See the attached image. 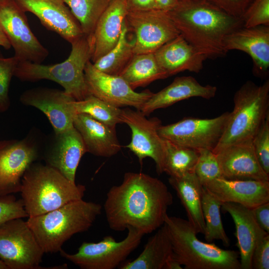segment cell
I'll use <instances>...</instances> for the list:
<instances>
[{
  "label": "cell",
  "instance_id": "277c9868",
  "mask_svg": "<svg viewBox=\"0 0 269 269\" xmlns=\"http://www.w3.org/2000/svg\"><path fill=\"white\" fill-rule=\"evenodd\" d=\"M102 209L100 204L81 199L26 221L44 253H57L73 235L88 231Z\"/></svg>",
  "mask_w": 269,
  "mask_h": 269
},
{
  "label": "cell",
  "instance_id": "8992f818",
  "mask_svg": "<svg viewBox=\"0 0 269 269\" xmlns=\"http://www.w3.org/2000/svg\"><path fill=\"white\" fill-rule=\"evenodd\" d=\"M164 224L172 244L174 257L184 269H241L238 252L202 242L187 220L167 214Z\"/></svg>",
  "mask_w": 269,
  "mask_h": 269
},
{
  "label": "cell",
  "instance_id": "ab89813d",
  "mask_svg": "<svg viewBox=\"0 0 269 269\" xmlns=\"http://www.w3.org/2000/svg\"><path fill=\"white\" fill-rule=\"evenodd\" d=\"M252 269H269V234L261 239L257 243L252 258Z\"/></svg>",
  "mask_w": 269,
  "mask_h": 269
},
{
  "label": "cell",
  "instance_id": "f1b7e54d",
  "mask_svg": "<svg viewBox=\"0 0 269 269\" xmlns=\"http://www.w3.org/2000/svg\"><path fill=\"white\" fill-rule=\"evenodd\" d=\"M120 76L134 90L168 77L158 65L154 53L134 54Z\"/></svg>",
  "mask_w": 269,
  "mask_h": 269
},
{
  "label": "cell",
  "instance_id": "7bdbcfd3",
  "mask_svg": "<svg viewBox=\"0 0 269 269\" xmlns=\"http://www.w3.org/2000/svg\"><path fill=\"white\" fill-rule=\"evenodd\" d=\"M128 11L155 9L154 0H126Z\"/></svg>",
  "mask_w": 269,
  "mask_h": 269
},
{
  "label": "cell",
  "instance_id": "cb8c5ba5",
  "mask_svg": "<svg viewBox=\"0 0 269 269\" xmlns=\"http://www.w3.org/2000/svg\"><path fill=\"white\" fill-rule=\"evenodd\" d=\"M221 208L230 215L235 225L241 269H251L254 248L258 242L269 233L258 225L251 209L232 202L222 203Z\"/></svg>",
  "mask_w": 269,
  "mask_h": 269
},
{
  "label": "cell",
  "instance_id": "ffe728a7",
  "mask_svg": "<svg viewBox=\"0 0 269 269\" xmlns=\"http://www.w3.org/2000/svg\"><path fill=\"white\" fill-rule=\"evenodd\" d=\"M226 51L240 50L247 53L253 62L255 75L267 78L269 69V26L242 27L224 39Z\"/></svg>",
  "mask_w": 269,
  "mask_h": 269
},
{
  "label": "cell",
  "instance_id": "d4e9b609",
  "mask_svg": "<svg viewBox=\"0 0 269 269\" xmlns=\"http://www.w3.org/2000/svg\"><path fill=\"white\" fill-rule=\"evenodd\" d=\"M73 126L80 134L87 152L98 156L109 157L116 155L121 150L115 127L101 122L83 113L75 115Z\"/></svg>",
  "mask_w": 269,
  "mask_h": 269
},
{
  "label": "cell",
  "instance_id": "e575fe53",
  "mask_svg": "<svg viewBox=\"0 0 269 269\" xmlns=\"http://www.w3.org/2000/svg\"><path fill=\"white\" fill-rule=\"evenodd\" d=\"M194 173L201 184L215 179L223 178L219 163L216 154L208 149H200Z\"/></svg>",
  "mask_w": 269,
  "mask_h": 269
},
{
  "label": "cell",
  "instance_id": "8d00e7d4",
  "mask_svg": "<svg viewBox=\"0 0 269 269\" xmlns=\"http://www.w3.org/2000/svg\"><path fill=\"white\" fill-rule=\"evenodd\" d=\"M252 144L258 162L269 175V115L253 138Z\"/></svg>",
  "mask_w": 269,
  "mask_h": 269
},
{
  "label": "cell",
  "instance_id": "f6af8a7d",
  "mask_svg": "<svg viewBox=\"0 0 269 269\" xmlns=\"http://www.w3.org/2000/svg\"><path fill=\"white\" fill-rule=\"evenodd\" d=\"M182 266L173 257L166 263L164 269H182Z\"/></svg>",
  "mask_w": 269,
  "mask_h": 269
},
{
  "label": "cell",
  "instance_id": "4fadbf2b",
  "mask_svg": "<svg viewBox=\"0 0 269 269\" xmlns=\"http://www.w3.org/2000/svg\"><path fill=\"white\" fill-rule=\"evenodd\" d=\"M121 118L132 132L131 140L126 147L137 156L141 164L146 157L152 158L157 172L163 173L165 142L158 134L160 120L155 117L147 119L140 111L129 108L122 109Z\"/></svg>",
  "mask_w": 269,
  "mask_h": 269
},
{
  "label": "cell",
  "instance_id": "ba28073f",
  "mask_svg": "<svg viewBox=\"0 0 269 269\" xmlns=\"http://www.w3.org/2000/svg\"><path fill=\"white\" fill-rule=\"evenodd\" d=\"M126 237L117 242L106 236L97 243L83 242L73 254L62 250L60 255L82 269H114L119 268L137 248L144 235L129 227Z\"/></svg>",
  "mask_w": 269,
  "mask_h": 269
},
{
  "label": "cell",
  "instance_id": "2e32d148",
  "mask_svg": "<svg viewBox=\"0 0 269 269\" xmlns=\"http://www.w3.org/2000/svg\"><path fill=\"white\" fill-rule=\"evenodd\" d=\"M20 101L23 104L40 110L51 124L54 133L64 131L73 126L77 114L76 100L64 91L48 88H36L24 92Z\"/></svg>",
  "mask_w": 269,
  "mask_h": 269
},
{
  "label": "cell",
  "instance_id": "7c38bea8",
  "mask_svg": "<svg viewBox=\"0 0 269 269\" xmlns=\"http://www.w3.org/2000/svg\"><path fill=\"white\" fill-rule=\"evenodd\" d=\"M125 21L134 34L135 54L153 53L180 34L167 12L157 9L128 11Z\"/></svg>",
  "mask_w": 269,
  "mask_h": 269
},
{
  "label": "cell",
  "instance_id": "8fae6325",
  "mask_svg": "<svg viewBox=\"0 0 269 269\" xmlns=\"http://www.w3.org/2000/svg\"><path fill=\"white\" fill-rule=\"evenodd\" d=\"M0 25L18 62L41 64L47 58L48 50L32 32L25 12L15 0H0Z\"/></svg>",
  "mask_w": 269,
  "mask_h": 269
},
{
  "label": "cell",
  "instance_id": "9c48e42d",
  "mask_svg": "<svg viewBox=\"0 0 269 269\" xmlns=\"http://www.w3.org/2000/svg\"><path fill=\"white\" fill-rule=\"evenodd\" d=\"M44 254L27 221L12 219L0 224V260L8 269H40Z\"/></svg>",
  "mask_w": 269,
  "mask_h": 269
},
{
  "label": "cell",
  "instance_id": "bcb514c9",
  "mask_svg": "<svg viewBox=\"0 0 269 269\" xmlns=\"http://www.w3.org/2000/svg\"><path fill=\"white\" fill-rule=\"evenodd\" d=\"M0 46L5 49L8 50L11 46L0 25Z\"/></svg>",
  "mask_w": 269,
  "mask_h": 269
},
{
  "label": "cell",
  "instance_id": "f35d334b",
  "mask_svg": "<svg viewBox=\"0 0 269 269\" xmlns=\"http://www.w3.org/2000/svg\"><path fill=\"white\" fill-rule=\"evenodd\" d=\"M28 217L21 199H16L12 195L0 198V224L6 221Z\"/></svg>",
  "mask_w": 269,
  "mask_h": 269
},
{
  "label": "cell",
  "instance_id": "d6986e66",
  "mask_svg": "<svg viewBox=\"0 0 269 269\" xmlns=\"http://www.w3.org/2000/svg\"><path fill=\"white\" fill-rule=\"evenodd\" d=\"M214 153L223 178L269 181V175L257 160L252 140L229 145Z\"/></svg>",
  "mask_w": 269,
  "mask_h": 269
},
{
  "label": "cell",
  "instance_id": "4dcf8cb0",
  "mask_svg": "<svg viewBox=\"0 0 269 269\" xmlns=\"http://www.w3.org/2000/svg\"><path fill=\"white\" fill-rule=\"evenodd\" d=\"M164 142L163 172L172 177H180L186 173L194 172L198 151L175 144L165 139Z\"/></svg>",
  "mask_w": 269,
  "mask_h": 269
},
{
  "label": "cell",
  "instance_id": "603a6c76",
  "mask_svg": "<svg viewBox=\"0 0 269 269\" xmlns=\"http://www.w3.org/2000/svg\"><path fill=\"white\" fill-rule=\"evenodd\" d=\"M153 53L158 65L168 77L185 71L198 73L207 59L180 34Z\"/></svg>",
  "mask_w": 269,
  "mask_h": 269
},
{
  "label": "cell",
  "instance_id": "30bf717a",
  "mask_svg": "<svg viewBox=\"0 0 269 269\" xmlns=\"http://www.w3.org/2000/svg\"><path fill=\"white\" fill-rule=\"evenodd\" d=\"M229 115V112H226L212 119L183 118L173 124L161 125L158 134L162 138L180 146L213 151L224 132Z\"/></svg>",
  "mask_w": 269,
  "mask_h": 269
},
{
  "label": "cell",
  "instance_id": "b9f144b4",
  "mask_svg": "<svg viewBox=\"0 0 269 269\" xmlns=\"http://www.w3.org/2000/svg\"><path fill=\"white\" fill-rule=\"evenodd\" d=\"M251 209L254 218L260 227L269 233V202Z\"/></svg>",
  "mask_w": 269,
  "mask_h": 269
},
{
  "label": "cell",
  "instance_id": "7a4b0ae2",
  "mask_svg": "<svg viewBox=\"0 0 269 269\" xmlns=\"http://www.w3.org/2000/svg\"><path fill=\"white\" fill-rule=\"evenodd\" d=\"M167 13L180 34L207 59L226 55L225 38L244 26L241 18L207 0H178Z\"/></svg>",
  "mask_w": 269,
  "mask_h": 269
},
{
  "label": "cell",
  "instance_id": "d6a6232c",
  "mask_svg": "<svg viewBox=\"0 0 269 269\" xmlns=\"http://www.w3.org/2000/svg\"><path fill=\"white\" fill-rule=\"evenodd\" d=\"M112 0H63L78 21L84 35L92 37L100 17Z\"/></svg>",
  "mask_w": 269,
  "mask_h": 269
},
{
  "label": "cell",
  "instance_id": "ac0fdd59",
  "mask_svg": "<svg viewBox=\"0 0 269 269\" xmlns=\"http://www.w3.org/2000/svg\"><path fill=\"white\" fill-rule=\"evenodd\" d=\"M54 133L44 153L46 164L75 183L77 167L82 157L87 152L84 141L74 126Z\"/></svg>",
  "mask_w": 269,
  "mask_h": 269
},
{
  "label": "cell",
  "instance_id": "60d3db41",
  "mask_svg": "<svg viewBox=\"0 0 269 269\" xmlns=\"http://www.w3.org/2000/svg\"><path fill=\"white\" fill-rule=\"evenodd\" d=\"M233 16L242 18L254 0H207Z\"/></svg>",
  "mask_w": 269,
  "mask_h": 269
},
{
  "label": "cell",
  "instance_id": "74e56055",
  "mask_svg": "<svg viewBox=\"0 0 269 269\" xmlns=\"http://www.w3.org/2000/svg\"><path fill=\"white\" fill-rule=\"evenodd\" d=\"M242 19L245 27L269 26V0H254Z\"/></svg>",
  "mask_w": 269,
  "mask_h": 269
},
{
  "label": "cell",
  "instance_id": "44dd1931",
  "mask_svg": "<svg viewBox=\"0 0 269 269\" xmlns=\"http://www.w3.org/2000/svg\"><path fill=\"white\" fill-rule=\"evenodd\" d=\"M203 186L222 203H238L252 209L269 202V181L221 178Z\"/></svg>",
  "mask_w": 269,
  "mask_h": 269
},
{
  "label": "cell",
  "instance_id": "9a60e30c",
  "mask_svg": "<svg viewBox=\"0 0 269 269\" xmlns=\"http://www.w3.org/2000/svg\"><path fill=\"white\" fill-rule=\"evenodd\" d=\"M86 83L90 94L115 107H133L140 110L153 93L137 92L120 75H110L95 67L89 60L84 69Z\"/></svg>",
  "mask_w": 269,
  "mask_h": 269
},
{
  "label": "cell",
  "instance_id": "484cf974",
  "mask_svg": "<svg viewBox=\"0 0 269 269\" xmlns=\"http://www.w3.org/2000/svg\"><path fill=\"white\" fill-rule=\"evenodd\" d=\"M128 12L126 0H112L99 19L92 35L94 63L117 43Z\"/></svg>",
  "mask_w": 269,
  "mask_h": 269
},
{
  "label": "cell",
  "instance_id": "7402d4cb",
  "mask_svg": "<svg viewBox=\"0 0 269 269\" xmlns=\"http://www.w3.org/2000/svg\"><path fill=\"white\" fill-rule=\"evenodd\" d=\"M217 90L216 86L202 85L192 76L178 77L162 90L153 93L140 111L146 116L157 109L168 107L191 98L211 99L215 96Z\"/></svg>",
  "mask_w": 269,
  "mask_h": 269
},
{
  "label": "cell",
  "instance_id": "d590c367",
  "mask_svg": "<svg viewBox=\"0 0 269 269\" xmlns=\"http://www.w3.org/2000/svg\"><path fill=\"white\" fill-rule=\"evenodd\" d=\"M17 63L14 56L5 58L0 52V113L6 111L10 106L9 88Z\"/></svg>",
  "mask_w": 269,
  "mask_h": 269
},
{
  "label": "cell",
  "instance_id": "ee69618b",
  "mask_svg": "<svg viewBox=\"0 0 269 269\" xmlns=\"http://www.w3.org/2000/svg\"><path fill=\"white\" fill-rule=\"evenodd\" d=\"M178 0H154L155 9L168 11L177 3Z\"/></svg>",
  "mask_w": 269,
  "mask_h": 269
},
{
  "label": "cell",
  "instance_id": "6da1fadb",
  "mask_svg": "<svg viewBox=\"0 0 269 269\" xmlns=\"http://www.w3.org/2000/svg\"><path fill=\"white\" fill-rule=\"evenodd\" d=\"M173 196L161 180L143 173L126 172L122 182L108 191L104 205L111 229L122 232L129 227L144 235L164 223Z\"/></svg>",
  "mask_w": 269,
  "mask_h": 269
},
{
  "label": "cell",
  "instance_id": "5bb4252c",
  "mask_svg": "<svg viewBox=\"0 0 269 269\" xmlns=\"http://www.w3.org/2000/svg\"><path fill=\"white\" fill-rule=\"evenodd\" d=\"M39 155L38 143L30 136L0 141V198L20 192L25 172Z\"/></svg>",
  "mask_w": 269,
  "mask_h": 269
},
{
  "label": "cell",
  "instance_id": "1f68e13d",
  "mask_svg": "<svg viewBox=\"0 0 269 269\" xmlns=\"http://www.w3.org/2000/svg\"><path fill=\"white\" fill-rule=\"evenodd\" d=\"M221 205L222 203L203 186L202 210L205 222V239L208 243L220 240L224 246L229 247L230 239L225 232L221 218Z\"/></svg>",
  "mask_w": 269,
  "mask_h": 269
},
{
  "label": "cell",
  "instance_id": "836d02e7",
  "mask_svg": "<svg viewBox=\"0 0 269 269\" xmlns=\"http://www.w3.org/2000/svg\"><path fill=\"white\" fill-rule=\"evenodd\" d=\"M74 107L76 114H86L95 119L115 127L122 123V109L115 107L92 95L81 101H75Z\"/></svg>",
  "mask_w": 269,
  "mask_h": 269
},
{
  "label": "cell",
  "instance_id": "52a82bcc",
  "mask_svg": "<svg viewBox=\"0 0 269 269\" xmlns=\"http://www.w3.org/2000/svg\"><path fill=\"white\" fill-rule=\"evenodd\" d=\"M234 108L215 153L229 145L252 140L269 115V80L258 85L246 82L235 93Z\"/></svg>",
  "mask_w": 269,
  "mask_h": 269
},
{
  "label": "cell",
  "instance_id": "4316f807",
  "mask_svg": "<svg viewBox=\"0 0 269 269\" xmlns=\"http://www.w3.org/2000/svg\"><path fill=\"white\" fill-rule=\"evenodd\" d=\"M168 181L185 210L187 221L197 234H204L205 222L202 210L203 185L194 172L180 177L170 176Z\"/></svg>",
  "mask_w": 269,
  "mask_h": 269
},
{
  "label": "cell",
  "instance_id": "5b68a950",
  "mask_svg": "<svg viewBox=\"0 0 269 269\" xmlns=\"http://www.w3.org/2000/svg\"><path fill=\"white\" fill-rule=\"evenodd\" d=\"M71 44L70 54L64 61L48 65L18 62L13 76L22 81L51 80L63 87L64 92L76 101L85 99L91 95L85 79L84 69L92 56V37L83 35Z\"/></svg>",
  "mask_w": 269,
  "mask_h": 269
},
{
  "label": "cell",
  "instance_id": "83f0119b",
  "mask_svg": "<svg viewBox=\"0 0 269 269\" xmlns=\"http://www.w3.org/2000/svg\"><path fill=\"white\" fill-rule=\"evenodd\" d=\"M174 257L172 244L164 224L150 237L139 255L125 261L120 269H164L167 262Z\"/></svg>",
  "mask_w": 269,
  "mask_h": 269
},
{
  "label": "cell",
  "instance_id": "e0dca14e",
  "mask_svg": "<svg viewBox=\"0 0 269 269\" xmlns=\"http://www.w3.org/2000/svg\"><path fill=\"white\" fill-rule=\"evenodd\" d=\"M24 12L36 15L49 30L72 43L83 33L80 25L63 0H15Z\"/></svg>",
  "mask_w": 269,
  "mask_h": 269
},
{
  "label": "cell",
  "instance_id": "3957f363",
  "mask_svg": "<svg viewBox=\"0 0 269 269\" xmlns=\"http://www.w3.org/2000/svg\"><path fill=\"white\" fill-rule=\"evenodd\" d=\"M86 187L67 179L53 167L31 164L21 180V200L28 217L42 215L83 199Z\"/></svg>",
  "mask_w": 269,
  "mask_h": 269
},
{
  "label": "cell",
  "instance_id": "f546056e",
  "mask_svg": "<svg viewBox=\"0 0 269 269\" xmlns=\"http://www.w3.org/2000/svg\"><path fill=\"white\" fill-rule=\"evenodd\" d=\"M129 33L125 20L117 43L106 54L93 63L96 68L108 74L120 75L135 54L134 38L129 39Z\"/></svg>",
  "mask_w": 269,
  "mask_h": 269
},
{
  "label": "cell",
  "instance_id": "7dc6e473",
  "mask_svg": "<svg viewBox=\"0 0 269 269\" xmlns=\"http://www.w3.org/2000/svg\"><path fill=\"white\" fill-rule=\"evenodd\" d=\"M0 269H8L4 263L0 260Z\"/></svg>",
  "mask_w": 269,
  "mask_h": 269
}]
</instances>
